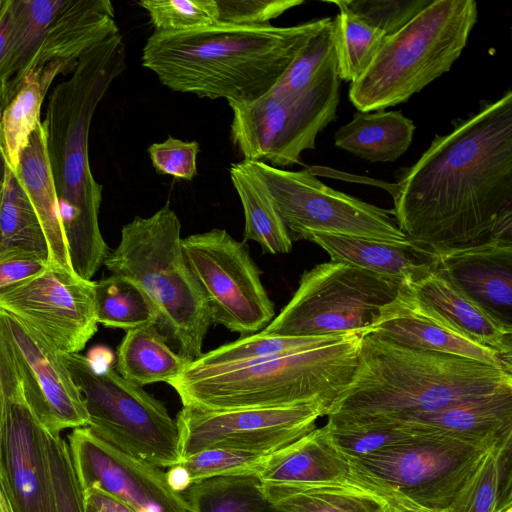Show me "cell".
Masks as SVG:
<instances>
[{
  "mask_svg": "<svg viewBox=\"0 0 512 512\" xmlns=\"http://www.w3.org/2000/svg\"><path fill=\"white\" fill-rule=\"evenodd\" d=\"M436 135L391 190L406 240L438 257L488 242L512 243V92Z\"/></svg>",
  "mask_w": 512,
  "mask_h": 512,
  "instance_id": "cell-1",
  "label": "cell"
},
{
  "mask_svg": "<svg viewBox=\"0 0 512 512\" xmlns=\"http://www.w3.org/2000/svg\"><path fill=\"white\" fill-rule=\"evenodd\" d=\"M125 69L118 32L86 51L53 88L42 121L71 266L89 281L110 253L99 227L102 185L90 167L89 131L97 106Z\"/></svg>",
  "mask_w": 512,
  "mask_h": 512,
  "instance_id": "cell-2",
  "label": "cell"
},
{
  "mask_svg": "<svg viewBox=\"0 0 512 512\" xmlns=\"http://www.w3.org/2000/svg\"><path fill=\"white\" fill-rule=\"evenodd\" d=\"M327 19L289 27L218 22L186 31H154L142 49L141 64L173 91L252 101L273 88Z\"/></svg>",
  "mask_w": 512,
  "mask_h": 512,
  "instance_id": "cell-3",
  "label": "cell"
},
{
  "mask_svg": "<svg viewBox=\"0 0 512 512\" xmlns=\"http://www.w3.org/2000/svg\"><path fill=\"white\" fill-rule=\"evenodd\" d=\"M512 392V373L468 358L400 346L367 333L354 376L328 423L395 424L485 396Z\"/></svg>",
  "mask_w": 512,
  "mask_h": 512,
  "instance_id": "cell-4",
  "label": "cell"
},
{
  "mask_svg": "<svg viewBox=\"0 0 512 512\" xmlns=\"http://www.w3.org/2000/svg\"><path fill=\"white\" fill-rule=\"evenodd\" d=\"M364 335L352 334L331 344L253 363L185 369L169 385L183 405L205 410L319 402L330 411L354 376Z\"/></svg>",
  "mask_w": 512,
  "mask_h": 512,
  "instance_id": "cell-5",
  "label": "cell"
},
{
  "mask_svg": "<svg viewBox=\"0 0 512 512\" xmlns=\"http://www.w3.org/2000/svg\"><path fill=\"white\" fill-rule=\"evenodd\" d=\"M104 265L136 282L158 311L157 327L189 363L202 355L212 324L208 305L182 249L181 222L169 203L123 226Z\"/></svg>",
  "mask_w": 512,
  "mask_h": 512,
  "instance_id": "cell-6",
  "label": "cell"
},
{
  "mask_svg": "<svg viewBox=\"0 0 512 512\" xmlns=\"http://www.w3.org/2000/svg\"><path fill=\"white\" fill-rule=\"evenodd\" d=\"M474 0H433L395 34L385 38L365 72L350 85L359 112L406 102L448 72L477 21Z\"/></svg>",
  "mask_w": 512,
  "mask_h": 512,
  "instance_id": "cell-7",
  "label": "cell"
},
{
  "mask_svg": "<svg viewBox=\"0 0 512 512\" xmlns=\"http://www.w3.org/2000/svg\"><path fill=\"white\" fill-rule=\"evenodd\" d=\"M89 417L87 426L120 451L159 468L181 462L176 421L165 405L115 369L80 353H61Z\"/></svg>",
  "mask_w": 512,
  "mask_h": 512,
  "instance_id": "cell-8",
  "label": "cell"
},
{
  "mask_svg": "<svg viewBox=\"0 0 512 512\" xmlns=\"http://www.w3.org/2000/svg\"><path fill=\"white\" fill-rule=\"evenodd\" d=\"M403 284L344 262L318 264L302 274L290 301L261 332L278 336L370 333Z\"/></svg>",
  "mask_w": 512,
  "mask_h": 512,
  "instance_id": "cell-9",
  "label": "cell"
},
{
  "mask_svg": "<svg viewBox=\"0 0 512 512\" xmlns=\"http://www.w3.org/2000/svg\"><path fill=\"white\" fill-rule=\"evenodd\" d=\"M340 79L330 64L303 91L228 102L230 140L242 161L282 168L301 163L302 152L315 148L317 135L337 118Z\"/></svg>",
  "mask_w": 512,
  "mask_h": 512,
  "instance_id": "cell-10",
  "label": "cell"
},
{
  "mask_svg": "<svg viewBox=\"0 0 512 512\" xmlns=\"http://www.w3.org/2000/svg\"><path fill=\"white\" fill-rule=\"evenodd\" d=\"M491 448L426 433L362 458L347 459L350 477L383 499L395 497L446 510Z\"/></svg>",
  "mask_w": 512,
  "mask_h": 512,
  "instance_id": "cell-11",
  "label": "cell"
},
{
  "mask_svg": "<svg viewBox=\"0 0 512 512\" xmlns=\"http://www.w3.org/2000/svg\"><path fill=\"white\" fill-rule=\"evenodd\" d=\"M269 192L291 239L312 233L404 243L392 210L337 191L310 169L290 171L264 162L244 161Z\"/></svg>",
  "mask_w": 512,
  "mask_h": 512,
  "instance_id": "cell-12",
  "label": "cell"
},
{
  "mask_svg": "<svg viewBox=\"0 0 512 512\" xmlns=\"http://www.w3.org/2000/svg\"><path fill=\"white\" fill-rule=\"evenodd\" d=\"M182 249L203 291L212 324L244 337L262 331L273 320L274 304L244 241L214 228L182 238Z\"/></svg>",
  "mask_w": 512,
  "mask_h": 512,
  "instance_id": "cell-13",
  "label": "cell"
},
{
  "mask_svg": "<svg viewBox=\"0 0 512 512\" xmlns=\"http://www.w3.org/2000/svg\"><path fill=\"white\" fill-rule=\"evenodd\" d=\"M328 412L319 402L234 410L183 405L175 419L181 461L214 448L271 454L312 431Z\"/></svg>",
  "mask_w": 512,
  "mask_h": 512,
  "instance_id": "cell-14",
  "label": "cell"
},
{
  "mask_svg": "<svg viewBox=\"0 0 512 512\" xmlns=\"http://www.w3.org/2000/svg\"><path fill=\"white\" fill-rule=\"evenodd\" d=\"M0 311L60 353H80L97 332L94 282L49 266L0 292Z\"/></svg>",
  "mask_w": 512,
  "mask_h": 512,
  "instance_id": "cell-15",
  "label": "cell"
},
{
  "mask_svg": "<svg viewBox=\"0 0 512 512\" xmlns=\"http://www.w3.org/2000/svg\"><path fill=\"white\" fill-rule=\"evenodd\" d=\"M67 443L82 491L105 492L133 512H191L162 468L120 451L88 427L73 429Z\"/></svg>",
  "mask_w": 512,
  "mask_h": 512,
  "instance_id": "cell-16",
  "label": "cell"
},
{
  "mask_svg": "<svg viewBox=\"0 0 512 512\" xmlns=\"http://www.w3.org/2000/svg\"><path fill=\"white\" fill-rule=\"evenodd\" d=\"M0 328L14 353L24 398L50 434L87 427L82 395L62 354L13 316L0 311Z\"/></svg>",
  "mask_w": 512,
  "mask_h": 512,
  "instance_id": "cell-17",
  "label": "cell"
},
{
  "mask_svg": "<svg viewBox=\"0 0 512 512\" xmlns=\"http://www.w3.org/2000/svg\"><path fill=\"white\" fill-rule=\"evenodd\" d=\"M0 472L14 512H58L49 458V432L24 393L7 407Z\"/></svg>",
  "mask_w": 512,
  "mask_h": 512,
  "instance_id": "cell-18",
  "label": "cell"
},
{
  "mask_svg": "<svg viewBox=\"0 0 512 512\" xmlns=\"http://www.w3.org/2000/svg\"><path fill=\"white\" fill-rule=\"evenodd\" d=\"M371 334L385 341L423 351L468 358L512 373V361L460 335L434 316L404 283L383 307Z\"/></svg>",
  "mask_w": 512,
  "mask_h": 512,
  "instance_id": "cell-19",
  "label": "cell"
},
{
  "mask_svg": "<svg viewBox=\"0 0 512 512\" xmlns=\"http://www.w3.org/2000/svg\"><path fill=\"white\" fill-rule=\"evenodd\" d=\"M469 300L512 330V243L488 242L437 257L436 267Z\"/></svg>",
  "mask_w": 512,
  "mask_h": 512,
  "instance_id": "cell-20",
  "label": "cell"
},
{
  "mask_svg": "<svg viewBox=\"0 0 512 512\" xmlns=\"http://www.w3.org/2000/svg\"><path fill=\"white\" fill-rule=\"evenodd\" d=\"M391 425L444 434L487 447L512 441V392L462 402Z\"/></svg>",
  "mask_w": 512,
  "mask_h": 512,
  "instance_id": "cell-21",
  "label": "cell"
},
{
  "mask_svg": "<svg viewBox=\"0 0 512 512\" xmlns=\"http://www.w3.org/2000/svg\"><path fill=\"white\" fill-rule=\"evenodd\" d=\"M409 287L448 327L478 345L512 358V330L493 320L437 269Z\"/></svg>",
  "mask_w": 512,
  "mask_h": 512,
  "instance_id": "cell-22",
  "label": "cell"
},
{
  "mask_svg": "<svg viewBox=\"0 0 512 512\" xmlns=\"http://www.w3.org/2000/svg\"><path fill=\"white\" fill-rule=\"evenodd\" d=\"M310 240L322 247L331 261L350 265L412 285L436 267L437 257L413 247L407 241L394 243L361 237L312 233Z\"/></svg>",
  "mask_w": 512,
  "mask_h": 512,
  "instance_id": "cell-23",
  "label": "cell"
},
{
  "mask_svg": "<svg viewBox=\"0 0 512 512\" xmlns=\"http://www.w3.org/2000/svg\"><path fill=\"white\" fill-rule=\"evenodd\" d=\"M15 173L22 183L42 226L48 246L50 265L74 271L71 266L61 221L42 121L37 123L27 145L21 151Z\"/></svg>",
  "mask_w": 512,
  "mask_h": 512,
  "instance_id": "cell-24",
  "label": "cell"
},
{
  "mask_svg": "<svg viewBox=\"0 0 512 512\" xmlns=\"http://www.w3.org/2000/svg\"><path fill=\"white\" fill-rule=\"evenodd\" d=\"M257 477L262 483L341 481L350 478V464L324 425L269 454Z\"/></svg>",
  "mask_w": 512,
  "mask_h": 512,
  "instance_id": "cell-25",
  "label": "cell"
},
{
  "mask_svg": "<svg viewBox=\"0 0 512 512\" xmlns=\"http://www.w3.org/2000/svg\"><path fill=\"white\" fill-rule=\"evenodd\" d=\"M264 496L285 512H387L378 494L351 477L341 481L262 483Z\"/></svg>",
  "mask_w": 512,
  "mask_h": 512,
  "instance_id": "cell-26",
  "label": "cell"
},
{
  "mask_svg": "<svg viewBox=\"0 0 512 512\" xmlns=\"http://www.w3.org/2000/svg\"><path fill=\"white\" fill-rule=\"evenodd\" d=\"M415 124L401 111L357 112L334 135V144L368 162H395L410 147Z\"/></svg>",
  "mask_w": 512,
  "mask_h": 512,
  "instance_id": "cell-27",
  "label": "cell"
},
{
  "mask_svg": "<svg viewBox=\"0 0 512 512\" xmlns=\"http://www.w3.org/2000/svg\"><path fill=\"white\" fill-rule=\"evenodd\" d=\"M188 361L174 351L156 324L126 331L117 350L116 371L126 380L144 386L178 378Z\"/></svg>",
  "mask_w": 512,
  "mask_h": 512,
  "instance_id": "cell-28",
  "label": "cell"
},
{
  "mask_svg": "<svg viewBox=\"0 0 512 512\" xmlns=\"http://www.w3.org/2000/svg\"><path fill=\"white\" fill-rule=\"evenodd\" d=\"M77 65V64H76ZM76 65L54 62L31 72L0 115V136L8 167L15 172L20 153L40 121L44 98L59 74L72 73Z\"/></svg>",
  "mask_w": 512,
  "mask_h": 512,
  "instance_id": "cell-29",
  "label": "cell"
},
{
  "mask_svg": "<svg viewBox=\"0 0 512 512\" xmlns=\"http://www.w3.org/2000/svg\"><path fill=\"white\" fill-rule=\"evenodd\" d=\"M229 174L244 212L243 241L257 242L263 253H289L292 249L291 236L259 178L244 161L232 164Z\"/></svg>",
  "mask_w": 512,
  "mask_h": 512,
  "instance_id": "cell-30",
  "label": "cell"
},
{
  "mask_svg": "<svg viewBox=\"0 0 512 512\" xmlns=\"http://www.w3.org/2000/svg\"><path fill=\"white\" fill-rule=\"evenodd\" d=\"M352 334L278 336L261 331L210 350L188 363L189 370H213L268 360L340 341Z\"/></svg>",
  "mask_w": 512,
  "mask_h": 512,
  "instance_id": "cell-31",
  "label": "cell"
},
{
  "mask_svg": "<svg viewBox=\"0 0 512 512\" xmlns=\"http://www.w3.org/2000/svg\"><path fill=\"white\" fill-rule=\"evenodd\" d=\"M512 441L492 447L447 512H501L512 504Z\"/></svg>",
  "mask_w": 512,
  "mask_h": 512,
  "instance_id": "cell-32",
  "label": "cell"
},
{
  "mask_svg": "<svg viewBox=\"0 0 512 512\" xmlns=\"http://www.w3.org/2000/svg\"><path fill=\"white\" fill-rule=\"evenodd\" d=\"M14 249L34 252L49 260L35 209L16 173L7 167L0 201V253Z\"/></svg>",
  "mask_w": 512,
  "mask_h": 512,
  "instance_id": "cell-33",
  "label": "cell"
},
{
  "mask_svg": "<svg viewBox=\"0 0 512 512\" xmlns=\"http://www.w3.org/2000/svg\"><path fill=\"white\" fill-rule=\"evenodd\" d=\"M94 288L98 324L126 331L157 324L155 305L132 279L111 274L94 282Z\"/></svg>",
  "mask_w": 512,
  "mask_h": 512,
  "instance_id": "cell-34",
  "label": "cell"
},
{
  "mask_svg": "<svg viewBox=\"0 0 512 512\" xmlns=\"http://www.w3.org/2000/svg\"><path fill=\"white\" fill-rule=\"evenodd\" d=\"M181 494L191 512H259L269 505L257 476L210 478Z\"/></svg>",
  "mask_w": 512,
  "mask_h": 512,
  "instance_id": "cell-35",
  "label": "cell"
},
{
  "mask_svg": "<svg viewBox=\"0 0 512 512\" xmlns=\"http://www.w3.org/2000/svg\"><path fill=\"white\" fill-rule=\"evenodd\" d=\"M333 19L337 72L340 80L355 82L368 68L386 36L349 11L339 0Z\"/></svg>",
  "mask_w": 512,
  "mask_h": 512,
  "instance_id": "cell-36",
  "label": "cell"
},
{
  "mask_svg": "<svg viewBox=\"0 0 512 512\" xmlns=\"http://www.w3.org/2000/svg\"><path fill=\"white\" fill-rule=\"evenodd\" d=\"M336 58L333 19L313 33L270 92L290 95L303 91Z\"/></svg>",
  "mask_w": 512,
  "mask_h": 512,
  "instance_id": "cell-37",
  "label": "cell"
},
{
  "mask_svg": "<svg viewBox=\"0 0 512 512\" xmlns=\"http://www.w3.org/2000/svg\"><path fill=\"white\" fill-rule=\"evenodd\" d=\"M325 427L334 446L348 459L362 458L426 434L390 425H336L327 422Z\"/></svg>",
  "mask_w": 512,
  "mask_h": 512,
  "instance_id": "cell-38",
  "label": "cell"
},
{
  "mask_svg": "<svg viewBox=\"0 0 512 512\" xmlns=\"http://www.w3.org/2000/svg\"><path fill=\"white\" fill-rule=\"evenodd\" d=\"M156 32H178L219 22L216 0H142Z\"/></svg>",
  "mask_w": 512,
  "mask_h": 512,
  "instance_id": "cell-39",
  "label": "cell"
},
{
  "mask_svg": "<svg viewBox=\"0 0 512 512\" xmlns=\"http://www.w3.org/2000/svg\"><path fill=\"white\" fill-rule=\"evenodd\" d=\"M269 454L214 448L198 452L180 464L187 470L191 484L210 478L257 476Z\"/></svg>",
  "mask_w": 512,
  "mask_h": 512,
  "instance_id": "cell-40",
  "label": "cell"
},
{
  "mask_svg": "<svg viewBox=\"0 0 512 512\" xmlns=\"http://www.w3.org/2000/svg\"><path fill=\"white\" fill-rule=\"evenodd\" d=\"M433 0H342L341 3L370 26L391 36L402 29Z\"/></svg>",
  "mask_w": 512,
  "mask_h": 512,
  "instance_id": "cell-41",
  "label": "cell"
},
{
  "mask_svg": "<svg viewBox=\"0 0 512 512\" xmlns=\"http://www.w3.org/2000/svg\"><path fill=\"white\" fill-rule=\"evenodd\" d=\"M49 458L58 512H85L69 446L60 434H49Z\"/></svg>",
  "mask_w": 512,
  "mask_h": 512,
  "instance_id": "cell-42",
  "label": "cell"
},
{
  "mask_svg": "<svg viewBox=\"0 0 512 512\" xmlns=\"http://www.w3.org/2000/svg\"><path fill=\"white\" fill-rule=\"evenodd\" d=\"M147 152L158 174L186 181L197 175L200 146L196 141H183L170 136L162 142L151 144Z\"/></svg>",
  "mask_w": 512,
  "mask_h": 512,
  "instance_id": "cell-43",
  "label": "cell"
},
{
  "mask_svg": "<svg viewBox=\"0 0 512 512\" xmlns=\"http://www.w3.org/2000/svg\"><path fill=\"white\" fill-rule=\"evenodd\" d=\"M219 22L236 25H266L303 0H216Z\"/></svg>",
  "mask_w": 512,
  "mask_h": 512,
  "instance_id": "cell-44",
  "label": "cell"
},
{
  "mask_svg": "<svg viewBox=\"0 0 512 512\" xmlns=\"http://www.w3.org/2000/svg\"><path fill=\"white\" fill-rule=\"evenodd\" d=\"M49 260L25 250H7L0 253V292L28 280L46 270Z\"/></svg>",
  "mask_w": 512,
  "mask_h": 512,
  "instance_id": "cell-45",
  "label": "cell"
},
{
  "mask_svg": "<svg viewBox=\"0 0 512 512\" xmlns=\"http://www.w3.org/2000/svg\"><path fill=\"white\" fill-rule=\"evenodd\" d=\"M22 393V381L14 353L0 328V452L8 404Z\"/></svg>",
  "mask_w": 512,
  "mask_h": 512,
  "instance_id": "cell-46",
  "label": "cell"
},
{
  "mask_svg": "<svg viewBox=\"0 0 512 512\" xmlns=\"http://www.w3.org/2000/svg\"><path fill=\"white\" fill-rule=\"evenodd\" d=\"M83 498L97 512H133L128 506L100 490H83Z\"/></svg>",
  "mask_w": 512,
  "mask_h": 512,
  "instance_id": "cell-47",
  "label": "cell"
},
{
  "mask_svg": "<svg viewBox=\"0 0 512 512\" xmlns=\"http://www.w3.org/2000/svg\"><path fill=\"white\" fill-rule=\"evenodd\" d=\"M165 473L169 485L178 493H183L192 485L187 470L180 463L168 468Z\"/></svg>",
  "mask_w": 512,
  "mask_h": 512,
  "instance_id": "cell-48",
  "label": "cell"
},
{
  "mask_svg": "<svg viewBox=\"0 0 512 512\" xmlns=\"http://www.w3.org/2000/svg\"><path fill=\"white\" fill-rule=\"evenodd\" d=\"M10 34V11L9 0H5V4L0 15V78L3 69L8 39Z\"/></svg>",
  "mask_w": 512,
  "mask_h": 512,
  "instance_id": "cell-49",
  "label": "cell"
},
{
  "mask_svg": "<svg viewBox=\"0 0 512 512\" xmlns=\"http://www.w3.org/2000/svg\"><path fill=\"white\" fill-rule=\"evenodd\" d=\"M389 512H447L446 510L429 509L407 500L390 497L385 499Z\"/></svg>",
  "mask_w": 512,
  "mask_h": 512,
  "instance_id": "cell-50",
  "label": "cell"
},
{
  "mask_svg": "<svg viewBox=\"0 0 512 512\" xmlns=\"http://www.w3.org/2000/svg\"><path fill=\"white\" fill-rule=\"evenodd\" d=\"M0 512H14L0 472Z\"/></svg>",
  "mask_w": 512,
  "mask_h": 512,
  "instance_id": "cell-51",
  "label": "cell"
},
{
  "mask_svg": "<svg viewBox=\"0 0 512 512\" xmlns=\"http://www.w3.org/2000/svg\"><path fill=\"white\" fill-rule=\"evenodd\" d=\"M7 167H8V165H7L6 156H5V152H4L3 142H2V139L0 136V201H1V197H2L4 179H5Z\"/></svg>",
  "mask_w": 512,
  "mask_h": 512,
  "instance_id": "cell-52",
  "label": "cell"
},
{
  "mask_svg": "<svg viewBox=\"0 0 512 512\" xmlns=\"http://www.w3.org/2000/svg\"><path fill=\"white\" fill-rule=\"evenodd\" d=\"M259 512H285V511H282L280 509H277V508H274L273 506H271L270 504L265 507L264 509H262L261 511Z\"/></svg>",
  "mask_w": 512,
  "mask_h": 512,
  "instance_id": "cell-53",
  "label": "cell"
},
{
  "mask_svg": "<svg viewBox=\"0 0 512 512\" xmlns=\"http://www.w3.org/2000/svg\"><path fill=\"white\" fill-rule=\"evenodd\" d=\"M85 512H97L93 507L84 502Z\"/></svg>",
  "mask_w": 512,
  "mask_h": 512,
  "instance_id": "cell-54",
  "label": "cell"
},
{
  "mask_svg": "<svg viewBox=\"0 0 512 512\" xmlns=\"http://www.w3.org/2000/svg\"><path fill=\"white\" fill-rule=\"evenodd\" d=\"M4 4H5V0H0V15L2 13V10H3V7H4Z\"/></svg>",
  "mask_w": 512,
  "mask_h": 512,
  "instance_id": "cell-55",
  "label": "cell"
},
{
  "mask_svg": "<svg viewBox=\"0 0 512 512\" xmlns=\"http://www.w3.org/2000/svg\"><path fill=\"white\" fill-rule=\"evenodd\" d=\"M501 512H512V506L507 507L506 509H504Z\"/></svg>",
  "mask_w": 512,
  "mask_h": 512,
  "instance_id": "cell-56",
  "label": "cell"
},
{
  "mask_svg": "<svg viewBox=\"0 0 512 512\" xmlns=\"http://www.w3.org/2000/svg\"><path fill=\"white\" fill-rule=\"evenodd\" d=\"M387 512H389V511L387 510Z\"/></svg>",
  "mask_w": 512,
  "mask_h": 512,
  "instance_id": "cell-57",
  "label": "cell"
}]
</instances>
